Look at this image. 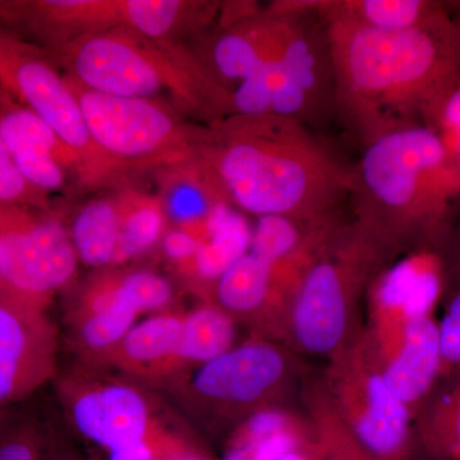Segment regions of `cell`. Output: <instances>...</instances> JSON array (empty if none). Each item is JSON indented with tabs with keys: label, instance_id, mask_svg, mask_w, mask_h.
<instances>
[{
	"label": "cell",
	"instance_id": "6da1fadb",
	"mask_svg": "<svg viewBox=\"0 0 460 460\" xmlns=\"http://www.w3.org/2000/svg\"><path fill=\"white\" fill-rule=\"evenodd\" d=\"M202 159L230 206L311 224L341 213L352 162L290 118L230 115L210 126Z\"/></svg>",
	"mask_w": 460,
	"mask_h": 460
},
{
	"label": "cell",
	"instance_id": "7a4b0ae2",
	"mask_svg": "<svg viewBox=\"0 0 460 460\" xmlns=\"http://www.w3.org/2000/svg\"><path fill=\"white\" fill-rule=\"evenodd\" d=\"M325 21L337 122L359 148L396 127L422 124L429 105L460 75V26L450 14L405 31Z\"/></svg>",
	"mask_w": 460,
	"mask_h": 460
},
{
	"label": "cell",
	"instance_id": "3957f363",
	"mask_svg": "<svg viewBox=\"0 0 460 460\" xmlns=\"http://www.w3.org/2000/svg\"><path fill=\"white\" fill-rule=\"evenodd\" d=\"M352 217L394 248L443 253L460 217V168L423 124H405L359 148Z\"/></svg>",
	"mask_w": 460,
	"mask_h": 460
},
{
	"label": "cell",
	"instance_id": "277c9868",
	"mask_svg": "<svg viewBox=\"0 0 460 460\" xmlns=\"http://www.w3.org/2000/svg\"><path fill=\"white\" fill-rule=\"evenodd\" d=\"M45 50L84 89L165 102L208 127L233 115L230 91L208 74L195 51L178 42L111 29Z\"/></svg>",
	"mask_w": 460,
	"mask_h": 460
},
{
	"label": "cell",
	"instance_id": "5b68a950",
	"mask_svg": "<svg viewBox=\"0 0 460 460\" xmlns=\"http://www.w3.org/2000/svg\"><path fill=\"white\" fill-rule=\"evenodd\" d=\"M398 257L366 224L341 217L296 287L283 343L296 354L334 358L365 326L362 305L372 281Z\"/></svg>",
	"mask_w": 460,
	"mask_h": 460
},
{
	"label": "cell",
	"instance_id": "8992f818",
	"mask_svg": "<svg viewBox=\"0 0 460 460\" xmlns=\"http://www.w3.org/2000/svg\"><path fill=\"white\" fill-rule=\"evenodd\" d=\"M68 80L93 144L119 172L180 164L199 156L208 141L210 127L190 122L165 102L105 95Z\"/></svg>",
	"mask_w": 460,
	"mask_h": 460
},
{
	"label": "cell",
	"instance_id": "52a82bcc",
	"mask_svg": "<svg viewBox=\"0 0 460 460\" xmlns=\"http://www.w3.org/2000/svg\"><path fill=\"white\" fill-rule=\"evenodd\" d=\"M320 377L339 420L372 459L416 458L414 417L387 384L365 326Z\"/></svg>",
	"mask_w": 460,
	"mask_h": 460
},
{
	"label": "cell",
	"instance_id": "ba28073f",
	"mask_svg": "<svg viewBox=\"0 0 460 460\" xmlns=\"http://www.w3.org/2000/svg\"><path fill=\"white\" fill-rule=\"evenodd\" d=\"M288 29L280 49L263 68L270 115L314 131L337 122V90L329 27L319 0H278Z\"/></svg>",
	"mask_w": 460,
	"mask_h": 460
},
{
	"label": "cell",
	"instance_id": "9c48e42d",
	"mask_svg": "<svg viewBox=\"0 0 460 460\" xmlns=\"http://www.w3.org/2000/svg\"><path fill=\"white\" fill-rule=\"evenodd\" d=\"M304 372L295 350L255 334L199 365L190 380V394L202 410L232 423V431L256 411L289 404L307 377Z\"/></svg>",
	"mask_w": 460,
	"mask_h": 460
},
{
	"label": "cell",
	"instance_id": "30bf717a",
	"mask_svg": "<svg viewBox=\"0 0 460 460\" xmlns=\"http://www.w3.org/2000/svg\"><path fill=\"white\" fill-rule=\"evenodd\" d=\"M40 45L0 26V91L41 118L80 156L86 186L111 181L119 171L93 144L74 87Z\"/></svg>",
	"mask_w": 460,
	"mask_h": 460
},
{
	"label": "cell",
	"instance_id": "8fae6325",
	"mask_svg": "<svg viewBox=\"0 0 460 460\" xmlns=\"http://www.w3.org/2000/svg\"><path fill=\"white\" fill-rule=\"evenodd\" d=\"M77 263L71 234L59 220L39 208L0 204V278L8 286L49 305Z\"/></svg>",
	"mask_w": 460,
	"mask_h": 460
},
{
	"label": "cell",
	"instance_id": "7c38bea8",
	"mask_svg": "<svg viewBox=\"0 0 460 460\" xmlns=\"http://www.w3.org/2000/svg\"><path fill=\"white\" fill-rule=\"evenodd\" d=\"M447 287L443 253L416 251L398 257L372 281L366 296V332L385 363L414 321L436 316Z\"/></svg>",
	"mask_w": 460,
	"mask_h": 460
},
{
	"label": "cell",
	"instance_id": "4fadbf2b",
	"mask_svg": "<svg viewBox=\"0 0 460 460\" xmlns=\"http://www.w3.org/2000/svg\"><path fill=\"white\" fill-rule=\"evenodd\" d=\"M172 296L171 283L155 272L102 278L84 293L75 313L78 339L90 352L105 354L122 341L141 314L165 307Z\"/></svg>",
	"mask_w": 460,
	"mask_h": 460
},
{
	"label": "cell",
	"instance_id": "5bb4252c",
	"mask_svg": "<svg viewBox=\"0 0 460 460\" xmlns=\"http://www.w3.org/2000/svg\"><path fill=\"white\" fill-rule=\"evenodd\" d=\"M57 332L44 311L0 307V419L56 372Z\"/></svg>",
	"mask_w": 460,
	"mask_h": 460
},
{
	"label": "cell",
	"instance_id": "9a60e30c",
	"mask_svg": "<svg viewBox=\"0 0 460 460\" xmlns=\"http://www.w3.org/2000/svg\"><path fill=\"white\" fill-rule=\"evenodd\" d=\"M289 16L269 4L226 25H220L196 54L208 74L230 91L268 63L286 38Z\"/></svg>",
	"mask_w": 460,
	"mask_h": 460
},
{
	"label": "cell",
	"instance_id": "2e32d148",
	"mask_svg": "<svg viewBox=\"0 0 460 460\" xmlns=\"http://www.w3.org/2000/svg\"><path fill=\"white\" fill-rule=\"evenodd\" d=\"M150 416L145 396L123 384L84 387L71 402L75 428L108 453L150 438Z\"/></svg>",
	"mask_w": 460,
	"mask_h": 460
},
{
	"label": "cell",
	"instance_id": "e0dca14e",
	"mask_svg": "<svg viewBox=\"0 0 460 460\" xmlns=\"http://www.w3.org/2000/svg\"><path fill=\"white\" fill-rule=\"evenodd\" d=\"M314 440V423L305 411L274 405L251 414L229 432L220 460H277Z\"/></svg>",
	"mask_w": 460,
	"mask_h": 460
},
{
	"label": "cell",
	"instance_id": "ac0fdd59",
	"mask_svg": "<svg viewBox=\"0 0 460 460\" xmlns=\"http://www.w3.org/2000/svg\"><path fill=\"white\" fill-rule=\"evenodd\" d=\"M383 368L387 384L416 419L441 380L440 339L436 316L411 323Z\"/></svg>",
	"mask_w": 460,
	"mask_h": 460
},
{
	"label": "cell",
	"instance_id": "d6986e66",
	"mask_svg": "<svg viewBox=\"0 0 460 460\" xmlns=\"http://www.w3.org/2000/svg\"><path fill=\"white\" fill-rule=\"evenodd\" d=\"M164 169L160 201L165 215L199 241L211 217L229 202L201 155Z\"/></svg>",
	"mask_w": 460,
	"mask_h": 460
},
{
	"label": "cell",
	"instance_id": "ffe728a7",
	"mask_svg": "<svg viewBox=\"0 0 460 460\" xmlns=\"http://www.w3.org/2000/svg\"><path fill=\"white\" fill-rule=\"evenodd\" d=\"M272 263L248 250L214 281L208 302L233 319L248 320L261 332L270 304Z\"/></svg>",
	"mask_w": 460,
	"mask_h": 460
},
{
	"label": "cell",
	"instance_id": "44dd1931",
	"mask_svg": "<svg viewBox=\"0 0 460 460\" xmlns=\"http://www.w3.org/2000/svg\"><path fill=\"white\" fill-rule=\"evenodd\" d=\"M319 12L325 20L378 31L420 29L449 17L438 0H320Z\"/></svg>",
	"mask_w": 460,
	"mask_h": 460
},
{
	"label": "cell",
	"instance_id": "7402d4cb",
	"mask_svg": "<svg viewBox=\"0 0 460 460\" xmlns=\"http://www.w3.org/2000/svg\"><path fill=\"white\" fill-rule=\"evenodd\" d=\"M184 314H157L133 326L107 354L108 361L129 374L166 375L181 343Z\"/></svg>",
	"mask_w": 460,
	"mask_h": 460
},
{
	"label": "cell",
	"instance_id": "603a6c76",
	"mask_svg": "<svg viewBox=\"0 0 460 460\" xmlns=\"http://www.w3.org/2000/svg\"><path fill=\"white\" fill-rule=\"evenodd\" d=\"M417 456L460 460V372L444 378L414 419Z\"/></svg>",
	"mask_w": 460,
	"mask_h": 460
},
{
	"label": "cell",
	"instance_id": "cb8c5ba5",
	"mask_svg": "<svg viewBox=\"0 0 460 460\" xmlns=\"http://www.w3.org/2000/svg\"><path fill=\"white\" fill-rule=\"evenodd\" d=\"M251 238L252 230L243 217L224 205L211 217L195 256L181 268L206 284L208 292L214 281L250 250Z\"/></svg>",
	"mask_w": 460,
	"mask_h": 460
},
{
	"label": "cell",
	"instance_id": "d4e9b609",
	"mask_svg": "<svg viewBox=\"0 0 460 460\" xmlns=\"http://www.w3.org/2000/svg\"><path fill=\"white\" fill-rule=\"evenodd\" d=\"M123 208V193L115 198L91 199L80 208L69 232L78 261L91 268L113 265Z\"/></svg>",
	"mask_w": 460,
	"mask_h": 460
},
{
	"label": "cell",
	"instance_id": "484cf974",
	"mask_svg": "<svg viewBox=\"0 0 460 460\" xmlns=\"http://www.w3.org/2000/svg\"><path fill=\"white\" fill-rule=\"evenodd\" d=\"M235 320L214 304H205L183 316L181 343L172 370L184 365H204L234 347Z\"/></svg>",
	"mask_w": 460,
	"mask_h": 460
},
{
	"label": "cell",
	"instance_id": "4316f807",
	"mask_svg": "<svg viewBox=\"0 0 460 460\" xmlns=\"http://www.w3.org/2000/svg\"><path fill=\"white\" fill-rule=\"evenodd\" d=\"M304 411L316 432V452L320 460H374L354 440L332 410L321 377L307 376L302 385Z\"/></svg>",
	"mask_w": 460,
	"mask_h": 460
},
{
	"label": "cell",
	"instance_id": "83f0119b",
	"mask_svg": "<svg viewBox=\"0 0 460 460\" xmlns=\"http://www.w3.org/2000/svg\"><path fill=\"white\" fill-rule=\"evenodd\" d=\"M122 226L113 265H122L154 246L165 229L166 215L159 199L124 192ZM111 265V266H113Z\"/></svg>",
	"mask_w": 460,
	"mask_h": 460
},
{
	"label": "cell",
	"instance_id": "f1b7e54d",
	"mask_svg": "<svg viewBox=\"0 0 460 460\" xmlns=\"http://www.w3.org/2000/svg\"><path fill=\"white\" fill-rule=\"evenodd\" d=\"M422 124L434 133L460 168V75L429 105Z\"/></svg>",
	"mask_w": 460,
	"mask_h": 460
},
{
	"label": "cell",
	"instance_id": "f546056e",
	"mask_svg": "<svg viewBox=\"0 0 460 460\" xmlns=\"http://www.w3.org/2000/svg\"><path fill=\"white\" fill-rule=\"evenodd\" d=\"M441 308L438 325L444 380L460 372V283H447Z\"/></svg>",
	"mask_w": 460,
	"mask_h": 460
},
{
	"label": "cell",
	"instance_id": "4dcf8cb0",
	"mask_svg": "<svg viewBox=\"0 0 460 460\" xmlns=\"http://www.w3.org/2000/svg\"><path fill=\"white\" fill-rule=\"evenodd\" d=\"M42 193L22 177L0 138V204L38 206Z\"/></svg>",
	"mask_w": 460,
	"mask_h": 460
},
{
	"label": "cell",
	"instance_id": "1f68e13d",
	"mask_svg": "<svg viewBox=\"0 0 460 460\" xmlns=\"http://www.w3.org/2000/svg\"><path fill=\"white\" fill-rule=\"evenodd\" d=\"M0 460H44L40 434L30 425L8 426L0 419Z\"/></svg>",
	"mask_w": 460,
	"mask_h": 460
},
{
	"label": "cell",
	"instance_id": "d6a6232c",
	"mask_svg": "<svg viewBox=\"0 0 460 460\" xmlns=\"http://www.w3.org/2000/svg\"><path fill=\"white\" fill-rule=\"evenodd\" d=\"M162 243L165 255L181 266L190 261L199 247L198 239L181 228L165 233Z\"/></svg>",
	"mask_w": 460,
	"mask_h": 460
},
{
	"label": "cell",
	"instance_id": "836d02e7",
	"mask_svg": "<svg viewBox=\"0 0 460 460\" xmlns=\"http://www.w3.org/2000/svg\"><path fill=\"white\" fill-rule=\"evenodd\" d=\"M443 256L447 263V283H460V220L450 235Z\"/></svg>",
	"mask_w": 460,
	"mask_h": 460
},
{
	"label": "cell",
	"instance_id": "e575fe53",
	"mask_svg": "<svg viewBox=\"0 0 460 460\" xmlns=\"http://www.w3.org/2000/svg\"><path fill=\"white\" fill-rule=\"evenodd\" d=\"M8 305H14V307H32L45 311L48 304L18 292V290L8 286V284L0 278V307H8Z\"/></svg>",
	"mask_w": 460,
	"mask_h": 460
},
{
	"label": "cell",
	"instance_id": "d590c367",
	"mask_svg": "<svg viewBox=\"0 0 460 460\" xmlns=\"http://www.w3.org/2000/svg\"><path fill=\"white\" fill-rule=\"evenodd\" d=\"M156 458L155 449L150 438L108 453V460H154Z\"/></svg>",
	"mask_w": 460,
	"mask_h": 460
},
{
	"label": "cell",
	"instance_id": "8d00e7d4",
	"mask_svg": "<svg viewBox=\"0 0 460 460\" xmlns=\"http://www.w3.org/2000/svg\"><path fill=\"white\" fill-rule=\"evenodd\" d=\"M154 460H211L208 456L201 450L196 449V447H190V445H183L181 447L174 456L171 458H156Z\"/></svg>",
	"mask_w": 460,
	"mask_h": 460
},
{
	"label": "cell",
	"instance_id": "74e56055",
	"mask_svg": "<svg viewBox=\"0 0 460 460\" xmlns=\"http://www.w3.org/2000/svg\"><path fill=\"white\" fill-rule=\"evenodd\" d=\"M316 441V440H314ZM277 460H320L319 454L316 452V445L314 443L310 447H302V449L293 450L281 456Z\"/></svg>",
	"mask_w": 460,
	"mask_h": 460
},
{
	"label": "cell",
	"instance_id": "f35d334b",
	"mask_svg": "<svg viewBox=\"0 0 460 460\" xmlns=\"http://www.w3.org/2000/svg\"><path fill=\"white\" fill-rule=\"evenodd\" d=\"M445 7L449 12L450 17L456 21L460 26V0H453V2H444Z\"/></svg>",
	"mask_w": 460,
	"mask_h": 460
},
{
	"label": "cell",
	"instance_id": "ab89813d",
	"mask_svg": "<svg viewBox=\"0 0 460 460\" xmlns=\"http://www.w3.org/2000/svg\"><path fill=\"white\" fill-rule=\"evenodd\" d=\"M49 460H83V459L78 458V456H72V454L56 452L54 454H51Z\"/></svg>",
	"mask_w": 460,
	"mask_h": 460
}]
</instances>
